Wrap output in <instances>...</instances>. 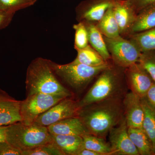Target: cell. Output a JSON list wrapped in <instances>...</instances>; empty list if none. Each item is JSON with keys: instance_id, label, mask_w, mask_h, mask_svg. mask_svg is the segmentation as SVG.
<instances>
[{"instance_id": "cell-31", "label": "cell", "mask_w": 155, "mask_h": 155, "mask_svg": "<svg viewBox=\"0 0 155 155\" xmlns=\"http://www.w3.org/2000/svg\"><path fill=\"white\" fill-rule=\"evenodd\" d=\"M15 14L8 13L0 10V30L8 26Z\"/></svg>"}, {"instance_id": "cell-16", "label": "cell", "mask_w": 155, "mask_h": 155, "mask_svg": "<svg viewBox=\"0 0 155 155\" xmlns=\"http://www.w3.org/2000/svg\"><path fill=\"white\" fill-rule=\"evenodd\" d=\"M51 135L53 142L64 155H77L83 148V138L80 136Z\"/></svg>"}, {"instance_id": "cell-4", "label": "cell", "mask_w": 155, "mask_h": 155, "mask_svg": "<svg viewBox=\"0 0 155 155\" xmlns=\"http://www.w3.org/2000/svg\"><path fill=\"white\" fill-rule=\"evenodd\" d=\"M6 141L21 152L52 142L47 127L22 122L7 125Z\"/></svg>"}, {"instance_id": "cell-5", "label": "cell", "mask_w": 155, "mask_h": 155, "mask_svg": "<svg viewBox=\"0 0 155 155\" xmlns=\"http://www.w3.org/2000/svg\"><path fill=\"white\" fill-rule=\"evenodd\" d=\"M57 76L76 91L83 90L103 71L112 65L110 62L101 66L91 67L73 62L61 65L51 61Z\"/></svg>"}, {"instance_id": "cell-8", "label": "cell", "mask_w": 155, "mask_h": 155, "mask_svg": "<svg viewBox=\"0 0 155 155\" xmlns=\"http://www.w3.org/2000/svg\"><path fill=\"white\" fill-rule=\"evenodd\" d=\"M79 109L77 102L71 97L66 98L40 115L34 123L48 127L58 121L77 116Z\"/></svg>"}, {"instance_id": "cell-20", "label": "cell", "mask_w": 155, "mask_h": 155, "mask_svg": "<svg viewBox=\"0 0 155 155\" xmlns=\"http://www.w3.org/2000/svg\"><path fill=\"white\" fill-rule=\"evenodd\" d=\"M112 6L107 11L102 18L95 23L101 33L108 38H115L120 35Z\"/></svg>"}, {"instance_id": "cell-25", "label": "cell", "mask_w": 155, "mask_h": 155, "mask_svg": "<svg viewBox=\"0 0 155 155\" xmlns=\"http://www.w3.org/2000/svg\"><path fill=\"white\" fill-rule=\"evenodd\" d=\"M38 0H0V10L15 14L17 11L33 5Z\"/></svg>"}, {"instance_id": "cell-23", "label": "cell", "mask_w": 155, "mask_h": 155, "mask_svg": "<svg viewBox=\"0 0 155 155\" xmlns=\"http://www.w3.org/2000/svg\"><path fill=\"white\" fill-rule=\"evenodd\" d=\"M83 148L99 153L101 155H113L110 145L104 138L99 137L90 133L82 136Z\"/></svg>"}, {"instance_id": "cell-13", "label": "cell", "mask_w": 155, "mask_h": 155, "mask_svg": "<svg viewBox=\"0 0 155 155\" xmlns=\"http://www.w3.org/2000/svg\"><path fill=\"white\" fill-rule=\"evenodd\" d=\"M21 101H17L0 88V126L21 122Z\"/></svg>"}, {"instance_id": "cell-24", "label": "cell", "mask_w": 155, "mask_h": 155, "mask_svg": "<svg viewBox=\"0 0 155 155\" xmlns=\"http://www.w3.org/2000/svg\"><path fill=\"white\" fill-rule=\"evenodd\" d=\"M135 43L143 52L155 51V27L125 38Z\"/></svg>"}, {"instance_id": "cell-30", "label": "cell", "mask_w": 155, "mask_h": 155, "mask_svg": "<svg viewBox=\"0 0 155 155\" xmlns=\"http://www.w3.org/2000/svg\"><path fill=\"white\" fill-rule=\"evenodd\" d=\"M0 155H22V152L5 141L0 143Z\"/></svg>"}, {"instance_id": "cell-18", "label": "cell", "mask_w": 155, "mask_h": 155, "mask_svg": "<svg viewBox=\"0 0 155 155\" xmlns=\"http://www.w3.org/2000/svg\"><path fill=\"white\" fill-rule=\"evenodd\" d=\"M82 22L84 23L87 31L89 45L103 57L105 61H111L110 55L107 49L104 35L97 28L95 23L87 21Z\"/></svg>"}, {"instance_id": "cell-35", "label": "cell", "mask_w": 155, "mask_h": 155, "mask_svg": "<svg viewBox=\"0 0 155 155\" xmlns=\"http://www.w3.org/2000/svg\"></svg>"}, {"instance_id": "cell-28", "label": "cell", "mask_w": 155, "mask_h": 155, "mask_svg": "<svg viewBox=\"0 0 155 155\" xmlns=\"http://www.w3.org/2000/svg\"><path fill=\"white\" fill-rule=\"evenodd\" d=\"M138 63L148 72L155 82V51L142 52Z\"/></svg>"}, {"instance_id": "cell-34", "label": "cell", "mask_w": 155, "mask_h": 155, "mask_svg": "<svg viewBox=\"0 0 155 155\" xmlns=\"http://www.w3.org/2000/svg\"><path fill=\"white\" fill-rule=\"evenodd\" d=\"M7 126H0V143L6 141V131Z\"/></svg>"}, {"instance_id": "cell-17", "label": "cell", "mask_w": 155, "mask_h": 155, "mask_svg": "<svg viewBox=\"0 0 155 155\" xmlns=\"http://www.w3.org/2000/svg\"><path fill=\"white\" fill-rule=\"evenodd\" d=\"M155 27V4L143 9L137 14L126 37Z\"/></svg>"}, {"instance_id": "cell-27", "label": "cell", "mask_w": 155, "mask_h": 155, "mask_svg": "<svg viewBox=\"0 0 155 155\" xmlns=\"http://www.w3.org/2000/svg\"><path fill=\"white\" fill-rule=\"evenodd\" d=\"M22 155H64L53 142L48 143L35 148L22 152Z\"/></svg>"}, {"instance_id": "cell-22", "label": "cell", "mask_w": 155, "mask_h": 155, "mask_svg": "<svg viewBox=\"0 0 155 155\" xmlns=\"http://www.w3.org/2000/svg\"><path fill=\"white\" fill-rule=\"evenodd\" d=\"M77 56L72 62L84 64L91 67H97L104 65L109 61L104 58L90 45L81 49L76 50Z\"/></svg>"}, {"instance_id": "cell-29", "label": "cell", "mask_w": 155, "mask_h": 155, "mask_svg": "<svg viewBox=\"0 0 155 155\" xmlns=\"http://www.w3.org/2000/svg\"><path fill=\"white\" fill-rule=\"evenodd\" d=\"M137 14L143 9L155 4V0H127Z\"/></svg>"}, {"instance_id": "cell-19", "label": "cell", "mask_w": 155, "mask_h": 155, "mask_svg": "<svg viewBox=\"0 0 155 155\" xmlns=\"http://www.w3.org/2000/svg\"><path fill=\"white\" fill-rule=\"evenodd\" d=\"M129 137L140 155H154L152 143L142 128L128 127Z\"/></svg>"}, {"instance_id": "cell-7", "label": "cell", "mask_w": 155, "mask_h": 155, "mask_svg": "<svg viewBox=\"0 0 155 155\" xmlns=\"http://www.w3.org/2000/svg\"><path fill=\"white\" fill-rule=\"evenodd\" d=\"M66 98L58 95L42 93L28 96L25 100L21 101V122L25 125L33 124L40 115Z\"/></svg>"}, {"instance_id": "cell-6", "label": "cell", "mask_w": 155, "mask_h": 155, "mask_svg": "<svg viewBox=\"0 0 155 155\" xmlns=\"http://www.w3.org/2000/svg\"><path fill=\"white\" fill-rule=\"evenodd\" d=\"M104 38L114 65L126 69L138 62L142 52L135 43L121 35L115 38Z\"/></svg>"}, {"instance_id": "cell-14", "label": "cell", "mask_w": 155, "mask_h": 155, "mask_svg": "<svg viewBox=\"0 0 155 155\" xmlns=\"http://www.w3.org/2000/svg\"><path fill=\"white\" fill-rule=\"evenodd\" d=\"M121 36L125 38L137 14L127 0H116L112 6Z\"/></svg>"}, {"instance_id": "cell-2", "label": "cell", "mask_w": 155, "mask_h": 155, "mask_svg": "<svg viewBox=\"0 0 155 155\" xmlns=\"http://www.w3.org/2000/svg\"><path fill=\"white\" fill-rule=\"evenodd\" d=\"M50 60L37 58L28 66L25 79L27 96L38 93L71 97L72 93L60 82Z\"/></svg>"}, {"instance_id": "cell-21", "label": "cell", "mask_w": 155, "mask_h": 155, "mask_svg": "<svg viewBox=\"0 0 155 155\" xmlns=\"http://www.w3.org/2000/svg\"><path fill=\"white\" fill-rule=\"evenodd\" d=\"M141 101L144 111L142 128L152 143L155 155V107L151 104L146 97L141 99Z\"/></svg>"}, {"instance_id": "cell-32", "label": "cell", "mask_w": 155, "mask_h": 155, "mask_svg": "<svg viewBox=\"0 0 155 155\" xmlns=\"http://www.w3.org/2000/svg\"><path fill=\"white\" fill-rule=\"evenodd\" d=\"M146 98L151 104L155 107V82L147 91Z\"/></svg>"}, {"instance_id": "cell-26", "label": "cell", "mask_w": 155, "mask_h": 155, "mask_svg": "<svg viewBox=\"0 0 155 155\" xmlns=\"http://www.w3.org/2000/svg\"><path fill=\"white\" fill-rule=\"evenodd\" d=\"M75 30L74 48L75 50L81 49L86 48L89 45L88 33L86 26L82 22H78L73 25Z\"/></svg>"}, {"instance_id": "cell-9", "label": "cell", "mask_w": 155, "mask_h": 155, "mask_svg": "<svg viewBox=\"0 0 155 155\" xmlns=\"http://www.w3.org/2000/svg\"><path fill=\"white\" fill-rule=\"evenodd\" d=\"M125 80L131 91L140 99L146 97L147 93L155 81L138 62L125 69Z\"/></svg>"}, {"instance_id": "cell-11", "label": "cell", "mask_w": 155, "mask_h": 155, "mask_svg": "<svg viewBox=\"0 0 155 155\" xmlns=\"http://www.w3.org/2000/svg\"><path fill=\"white\" fill-rule=\"evenodd\" d=\"M116 0H84L76 8V19L79 22L97 23Z\"/></svg>"}, {"instance_id": "cell-12", "label": "cell", "mask_w": 155, "mask_h": 155, "mask_svg": "<svg viewBox=\"0 0 155 155\" xmlns=\"http://www.w3.org/2000/svg\"><path fill=\"white\" fill-rule=\"evenodd\" d=\"M141 99L131 91L123 98L124 117L128 127L142 128L144 111Z\"/></svg>"}, {"instance_id": "cell-33", "label": "cell", "mask_w": 155, "mask_h": 155, "mask_svg": "<svg viewBox=\"0 0 155 155\" xmlns=\"http://www.w3.org/2000/svg\"><path fill=\"white\" fill-rule=\"evenodd\" d=\"M77 155H101L99 153L94 151L83 148L81 150Z\"/></svg>"}, {"instance_id": "cell-1", "label": "cell", "mask_w": 155, "mask_h": 155, "mask_svg": "<svg viewBox=\"0 0 155 155\" xmlns=\"http://www.w3.org/2000/svg\"><path fill=\"white\" fill-rule=\"evenodd\" d=\"M124 97L109 99L80 108L77 116L89 133L105 138L124 118Z\"/></svg>"}, {"instance_id": "cell-3", "label": "cell", "mask_w": 155, "mask_h": 155, "mask_svg": "<svg viewBox=\"0 0 155 155\" xmlns=\"http://www.w3.org/2000/svg\"><path fill=\"white\" fill-rule=\"evenodd\" d=\"M125 69L113 64L101 72L85 96L77 102L79 109L104 100L124 97L127 88Z\"/></svg>"}, {"instance_id": "cell-15", "label": "cell", "mask_w": 155, "mask_h": 155, "mask_svg": "<svg viewBox=\"0 0 155 155\" xmlns=\"http://www.w3.org/2000/svg\"><path fill=\"white\" fill-rule=\"evenodd\" d=\"M51 134L82 136L89 133L81 119L78 116L70 117L48 126Z\"/></svg>"}, {"instance_id": "cell-10", "label": "cell", "mask_w": 155, "mask_h": 155, "mask_svg": "<svg viewBox=\"0 0 155 155\" xmlns=\"http://www.w3.org/2000/svg\"><path fill=\"white\" fill-rule=\"evenodd\" d=\"M128 127L125 117L109 134V143L112 154L116 155H140L138 151L129 137Z\"/></svg>"}]
</instances>
